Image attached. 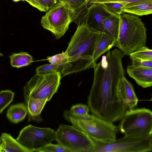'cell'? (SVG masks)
<instances>
[{"mask_svg": "<svg viewBox=\"0 0 152 152\" xmlns=\"http://www.w3.org/2000/svg\"><path fill=\"white\" fill-rule=\"evenodd\" d=\"M126 71L129 76L142 87L146 88L152 86V68L137 67L129 65Z\"/></svg>", "mask_w": 152, "mask_h": 152, "instance_id": "cell-13", "label": "cell"}, {"mask_svg": "<svg viewBox=\"0 0 152 152\" xmlns=\"http://www.w3.org/2000/svg\"><path fill=\"white\" fill-rule=\"evenodd\" d=\"M101 34L84 23L77 26L65 52L67 61L61 72L64 76L94 67L96 63L92 56Z\"/></svg>", "mask_w": 152, "mask_h": 152, "instance_id": "cell-2", "label": "cell"}, {"mask_svg": "<svg viewBox=\"0 0 152 152\" xmlns=\"http://www.w3.org/2000/svg\"><path fill=\"white\" fill-rule=\"evenodd\" d=\"M89 0H60L68 3L75 12L74 20L78 18L86 8Z\"/></svg>", "mask_w": 152, "mask_h": 152, "instance_id": "cell-22", "label": "cell"}, {"mask_svg": "<svg viewBox=\"0 0 152 152\" xmlns=\"http://www.w3.org/2000/svg\"><path fill=\"white\" fill-rule=\"evenodd\" d=\"M142 2H152V0H89L90 3L103 4L108 2L118 3L124 5Z\"/></svg>", "mask_w": 152, "mask_h": 152, "instance_id": "cell-27", "label": "cell"}, {"mask_svg": "<svg viewBox=\"0 0 152 152\" xmlns=\"http://www.w3.org/2000/svg\"><path fill=\"white\" fill-rule=\"evenodd\" d=\"M47 102L46 100L31 98L25 101L28 114V121L34 120L39 122L42 121L40 114Z\"/></svg>", "mask_w": 152, "mask_h": 152, "instance_id": "cell-14", "label": "cell"}, {"mask_svg": "<svg viewBox=\"0 0 152 152\" xmlns=\"http://www.w3.org/2000/svg\"><path fill=\"white\" fill-rule=\"evenodd\" d=\"M119 98L126 110L135 108L138 102V99L132 83L124 76L119 81L118 88Z\"/></svg>", "mask_w": 152, "mask_h": 152, "instance_id": "cell-12", "label": "cell"}, {"mask_svg": "<svg viewBox=\"0 0 152 152\" xmlns=\"http://www.w3.org/2000/svg\"><path fill=\"white\" fill-rule=\"evenodd\" d=\"M129 55L130 57L152 60V50L146 46L140 48Z\"/></svg>", "mask_w": 152, "mask_h": 152, "instance_id": "cell-25", "label": "cell"}, {"mask_svg": "<svg viewBox=\"0 0 152 152\" xmlns=\"http://www.w3.org/2000/svg\"><path fill=\"white\" fill-rule=\"evenodd\" d=\"M111 15L106 10L102 4L88 2L84 23L91 30L102 33L104 20Z\"/></svg>", "mask_w": 152, "mask_h": 152, "instance_id": "cell-11", "label": "cell"}, {"mask_svg": "<svg viewBox=\"0 0 152 152\" xmlns=\"http://www.w3.org/2000/svg\"><path fill=\"white\" fill-rule=\"evenodd\" d=\"M131 60V65L137 67L152 68V60L145 59L134 57H130Z\"/></svg>", "mask_w": 152, "mask_h": 152, "instance_id": "cell-30", "label": "cell"}, {"mask_svg": "<svg viewBox=\"0 0 152 152\" xmlns=\"http://www.w3.org/2000/svg\"><path fill=\"white\" fill-rule=\"evenodd\" d=\"M9 57L11 66L18 68L28 66L33 61L32 56L26 52L13 53Z\"/></svg>", "mask_w": 152, "mask_h": 152, "instance_id": "cell-20", "label": "cell"}, {"mask_svg": "<svg viewBox=\"0 0 152 152\" xmlns=\"http://www.w3.org/2000/svg\"><path fill=\"white\" fill-rule=\"evenodd\" d=\"M14 93L10 90L0 92V114L12 101Z\"/></svg>", "mask_w": 152, "mask_h": 152, "instance_id": "cell-23", "label": "cell"}, {"mask_svg": "<svg viewBox=\"0 0 152 152\" xmlns=\"http://www.w3.org/2000/svg\"><path fill=\"white\" fill-rule=\"evenodd\" d=\"M0 137L3 144L4 152H27L16 139L14 138L10 134L3 133Z\"/></svg>", "mask_w": 152, "mask_h": 152, "instance_id": "cell-19", "label": "cell"}, {"mask_svg": "<svg viewBox=\"0 0 152 152\" xmlns=\"http://www.w3.org/2000/svg\"><path fill=\"white\" fill-rule=\"evenodd\" d=\"M55 140L70 152H93L95 141L75 126L61 124L55 132Z\"/></svg>", "mask_w": 152, "mask_h": 152, "instance_id": "cell-7", "label": "cell"}, {"mask_svg": "<svg viewBox=\"0 0 152 152\" xmlns=\"http://www.w3.org/2000/svg\"><path fill=\"white\" fill-rule=\"evenodd\" d=\"M4 146L2 140L0 137V152H4Z\"/></svg>", "mask_w": 152, "mask_h": 152, "instance_id": "cell-33", "label": "cell"}, {"mask_svg": "<svg viewBox=\"0 0 152 152\" xmlns=\"http://www.w3.org/2000/svg\"><path fill=\"white\" fill-rule=\"evenodd\" d=\"M118 126L124 134H152V112L145 107L127 110Z\"/></svg>", "mask_w": 152, "mask_h": 152, "instance_id": "cell-9", "label": "cell"}, {"mask_svg": "<svg viewBox=\"0 0 152 152\" xmlns=\"http://www.w3.org/2000/svg\"><path fill=\"white\" fill-rule=\"evenodd\" d=\"M75 12L67 3L61 1L46 12L41 19L43 28L51 31L57 39L63 36L74 20Z\"/></svg>", "mask_w": 152, "mask_h": 152, "instance_id": "cell-8", "label": "cell"}, {"mask_svg": "<svg viewBox=\"0 0 152 152\" xmlns=\"http://www.w3.org/2000/svg\"><path fill=\"white\" fill-rule=\"evenodd\" d=\"M61 76L60 72L36 73L24 87L25 101L30 98L50 101L60 84Z\"/></svg>", "mask_w": 152, "mask_h": 152, "instance_id": "cell-6", "label": "cell"}, {"mask_svg": "<svg viewBox=\"0 0 152 152\" xmlns=\"http://www.w3.org/2000/svg\"><path fill=\"white\" fill-rule=\"evenodd\" d=\"M41 12H46L45 9L40 4L37 0H23Z\"/></svg>", "mask_w": 152, "mask_h": 152, "instance_id": "cell-32", "label": "cell"}, {"mask_svg": "<svg viewBox=\"0 0 152 152\" xmlns=\"http://www.w3.org/2000/svg\"><path fill=\"white\" fill-rule=\"evenodd\" d=\"M51 64H61L64 65L67 61L66 55L65 52L48 57L46 59Z\"/></svg>", "mask_w": 152, "mask_h": 152, "instance_id": "cell-29", "label": "cell"}, {"mask_svg": "<svg viewBox=\"0 0 152 152\" xmlns=\"http://www.w3.org/2000/svg\"><path fill=\"white\" fill-rule=\"evenodd\" d=\"M55 132L50 128L29 125L21 129L16 140L27 152H37L55 140Z\"/></svg>", "mask_w": 152, "mask_h": 152, "instance_id": "cell-10", "label": "cell"}, {"mask_svg": "<svg viewBox=\"0 0 152 152\" xmlns=\"http://www.w3.org/2000/svg\"><path fill=\"white\" fill-rule=\"evenodd\" d=\"M123 12L142 16L152 13V2H142L124 5Z\"/></svg>", "mask_w": 152, "mask_h": 152, "instance_id": "cell-16", "label": "cell"}, {"mask_svg": "<svg viewBox=\"0 0 152 152\" xmlns=\"http://www.w3.org/2000/svg\"><path fill=\"white\" fill-rule=\"evenodd\" d=\"M3 55V54L2 53H0V56H2Z\"/></svg>", "mask_w": 152, "mask_h": 152, "instance_id": "cell-35", "label": "cell"}, {"mask_svg": "<svg viewBox=\"0 0 152 152\" xmlns=\"http://www.w3.org/2000/svg\"><path fill=\"white\" fill-rule=\"evenodd\" d=\"M14 1L15 2H17L20 1H23V0H12Z\"/></svg>", "mask_w": 152, "mask_h": 152, "instance_id": "cell-34", "label": "cell"}, {"mask_svg": "<svg viewBox=\"0 0 152 152\" xmlns=\"http://www.w3.org/2000/svg\"><path fill=\"white\" fill-rule=\"evenodd\" d=\"M106 10L112 15H119L123 12L124 5L116 3L108 2L102 4Z\"/></svg>", "mask_w": 152, "mask_h": 152, "instance_id": "cell-26", "label": "cell"}, {"mask_svg": "<svg viewBox=\"0 0 152 152\" xmlns=\"http://www.w3.org/2000/svg\"><path fill=\"white\" fill-rule=\"evenodd\" d=\"M116 42V40L113 38L104 33H102L92 56L94 61L96 63L97 60L101 56L115 46Z\"/></svg>", "mask_w": 152, "mask_h": 152, "instance_id": "cell-15", "label": "cell"}, {"mask_svg": "<svg viewBox=\"0 0 152 152\" xmlns=\"http://www.w3.org/2000/svg\"><path fill=\"white\" fill-rule=\"evenodd\" d=\"M27 113L25 104L20 103L10 106L7 110V116L12 122L17 123L23 120Z\"/></svg>", "mask_w": 152, "mask_h": 152, "instance_id": "cell-18", "label": "cell"}, {"mask_svg": "<svg viewBox=\"0 0 152 152\" xmlns=\"http://www.w3.org/2000/svg\"><path fill=\"white\" fill-rule=\"evenodd\" d=\"M89 108L88 106L78 104L73 105L69 110L66 112L70 115L79 118L88 119L91 118V115L88 114Z\"/></svg>", "mask_w": 152, "mask_h": 152, "instance_id": "cell-21", "label": "cell"}, {"mask_svg": "<svg viewBox=\"0 0 152 152\" xmlns=\"http://www.w3.org/2000/svg\"><path fill=\"white\" fill-rule=\"evenodd\" d=\"M39 152H70L61 145L58 143L54 144L50 143L43 148L39 150Z\"/></svg>", "mask_w": 152, "mask_h": 152, "instance_id": "cell-28", "label": "cell"}, {"mask_svg": "<svg viewBox=\"0 0 152 152\" xmlns=\"http://www.w3.org/2000/svg\"><path fill=\"white\" fill-rule=\"evenodd\" d=\"M118 34L115 46L124 55H129L146 46L147 29L138 16L122 12L119 15Z\"/></svg>", "mask_w": 152, "mask_h": 152, "instance_id": "cell-3", "label": "cell"}, {"mask_svg": "<svg viewBox=\"0 0 152 152\" xmlns=\"http://www.w3.org/2000/svg\"><path fill=\"white\" fill-rule=\"evenodd\" d=\"M94 141L95 146L93 152H149L152 151V134H124L122 138L109 143Z\"/></svg>", "mask_w": 152, "mask_h": 152, "instance_id": "cell-5", "label": "cell"}, {"mask_svg": "<svg viewBox=\"0 0 152 152\" xmlns=\"http://www.w3.org/2000/svg\"><path fill=\"white\" fill-rule=\"evenodd\" d=\"M119 26V15H111L103 22V33L114 38L117 39Z\"/></svg>", "mask_w": 152, "mask_h": 152, "instance_id": "cell-17", "label": "cell"}, {"mask_svg": "<svg viewBox=\"0 0 152 152\" xmlns=\"http://www.w3.org/2000/svg\"><path fill=\"white\" fill-rule=\"evenodd\" d=\"M40 4L45 9L46 12L50 9L59 4L60 0H37Z\"/></svg>", "mask_w": 152, "mask_h": 152, "instance_id": "cell-31", "label": "cell"}, {"mask_svg": "<svg viewBox=\"0 0 152 152\" xmlns=\"http://www.w3.org/2000/svg\"><path fill=\"white\" fill-rule=\"evenodd\" d=\"M63 69L62 65L60 64H45L41 65L36 69V73L45 74L60 72L61 73Z\"/></svg>", "mask_w": 152, "mask_h": 152, "instance_id": "cell-24", "label": "cell"}, {"mask_svg": "<svg viewBox=\"0 0 152 152\" xmlns=\"http://www.w3.org/2000/svg\"><path fill=\"white\" fill-rule=\"evenodd\" d=\"M123 57L120 53L109 51L93 68V81L88 106L93 115L111 123L121 120L126 111L118 90L119 80L124 76Z\"/></svg>", "mask_w": 152, "mask_h": 152, "instance_id": "cell-1", "label": "cell"}, {"mask_svg": "<svg viewBox=\"0 0 152 152\" xmlns=\"http://www.w3.org/2000/svg\"><path fill=\"white\" fill-rule=\"evenodd\" d=\"M63 116L72 124L86 134L93 140L107 143L116 139L119 130L118 126L101 119L92 114L88 119H83L73 117L65 111Z\"/></svg>", "mask_w": 152, "mask_h": 152, "instance_id": "cell-4", "label": "cell"}]
</instances>
